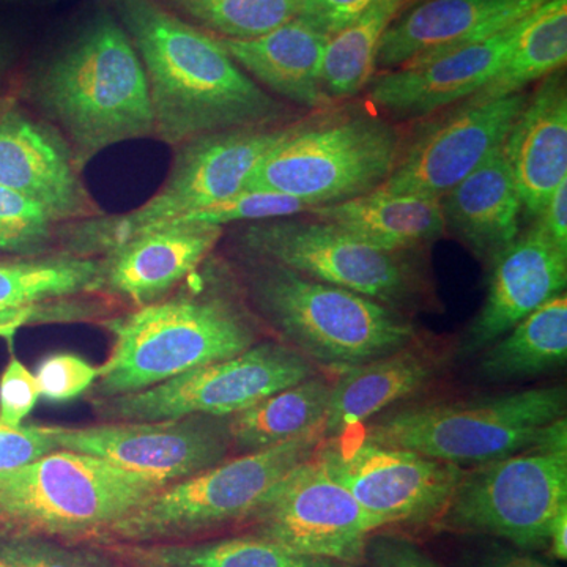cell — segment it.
<instances>
[{
  "label": "cell",
  "instance_id": "10",
  "mask_svg": "<svg viewBox=\"0 0 567 567\" xmlns=\"http://www.w3.org/2000/svg\"><path fill=\"white\" fill-rule=\"evenodd\" d=\"M289 125L229 130L178 145L166 181L147 203L117 215L104 213L63 224L59 248L74 256L100 257L145 230L229 199L244 192L257 164Z\"/></svg>",
  "mask_w": 567,
  "mask_h": 567
},
{
  "label": "cell",
  "instance_id": "16",
  "mask_svg": "<svg viewBox=\"0 0 567 567\" xmlns=\"http://www.w3.org/2000/svg\"><path fill=\"white\" fill-rule=\"evenodd\" d=\"M529 93L503 99L465 100L421 126L405 142L393 174L382 186L388 193L423 194L442 199L505 144Z\"/></svg>",
  "mask_w": 567,
  "mask_h": 567
},
{
  "label": "cell",
  "instance_id": "34",
  "mask_svg": "<svg viewBox=\"0 0 567 567\" xmlns=\"http://www.w3.org/2000/svg\"><path fill=\"white\" fill-rule=\"evenodd\" d=\"M61 224L40 205L0 185V252L41 256L59 246Z\"/></svg>",
  "mask_w": 567,
  "mask_h": 567
},
{
  "label": "cell",
  "instance_id": "49",
  "mask_svg": "<svg viewBox=\"0 0 567 567\" xmlns=\"http://www.w3.org/2000/svg\"><path fill=\"white\" fill-rule=\"evenodd\" d=\"M141 567H164V566H156V565H140Z\"/></svg>",
  "mask_w": 567,
  "mask_h": 567
},
{
  "label": "cell",
  "instance_id": "44",
  "mask_svg": "<svg viewBox=\"0 0 567 567\" xmlns=\"http://www.w3.org/2000/svg\"><path fill=\"white\" fill-rule=\"evenodd\" d=\"M540 229L547 235L559 251L567 254V181L555 189L550 199L536 219Z\"/></svg>",
  "mask_w": 567,
  "mask_h": 567
},
{
  "label": "cell",
  "instance_id": "22",
  "mask_svg": "<svg viewBox=\"0 0 567 567\" xmlns=\"http://www.w3.org/2000/svg\"><path fill=\"white\" fill-rule=\"evenodd\" d=\"M547 0H424L401 14L388 29L375 71L487 39L524 20Z\"/></svg>",
  "mask_w": 567,
  "mask_h": 567
},
{
  "label": "cell",
  "instance_id": "20",
  "mask_svg": "<svg viewBox=\"0 0 567 567\" xmlns=\"http://www.w3.org/2000/svg\"><path fill=\"white\" fill-rule=\"evenodd\" d=\"M223 227L166 223L100 256L99 292L142 308L188 281L221 241Z\"/></svg>",
  "mask_w": 567,
  "mask_h": 567
},
{
  "label": "cell",
  "instance_id": "48",
  "mask_svg": "<svg viewBox=\"0 0 567 567\" xmlns=\"http://www.w3.org/2000/svg\"><path fill=\"white\" fill-rule=\"evenodd\" d=\"M0 567H11V566L7 565V563H3L2 559H0Z\"/></svg>",
  "mask_w": 567,
  "mask_h": 567
},
{
  "label": "cell",
  "instance_id": "7",
  "mask_svg": "<svg viewBox=\"0 0 567 567\" xmlns=\"http://www.w3.org/2000/svg\"><path fill=\"white\" fill-rule=\"evenodd\" d=\"M233 238L245 260L279 265L409 316L439 303L423 252L388 251L319 219L237 224Z\"/></svg>",
  "mask_w": 567,
  "mask_h": 567
},
{
  "label": "cell",
  "instance_id": "19",
  "mask_svg": "<svg viewBox=\"0 0 567 567\" xmlns=\"http://www.w3.org/2000/svg\"><path fill=\"white\" fill-rule=\"evenodd\" d=\"M488 267L486 300L454 350L461 360L477 357L537 308L566 292L567 254L548 240L537 223Z\"/></svg>",
  "mask_w": 567,
  "mask_h": 567
},
{
  "label": "cell",
  "instance_id": "9",
  "mask_svg": "<svg viewBox=\"0 0 567 567\" xmlns=\"http://www.w3.org/2000/svg\"><path fill=\"white\" fill-rule=\"evenodd\" d=\"M322 427L289 442L226 458L221 464L169 484L122 518L104 544L156 546L246 524L264 499L323 445Z\"/></svg>",
  "mask_w": 567,
  "mask_h": 567
},
{
  "label": "cell",
  "instance_id": "24",
  "mask_svg": "<svg viewBox=\"0 0 567 567\" xmlns=\"http://www.w3.org/2000/svg\"><path fill=\"white\" fill-rule=\"evenodd\" d=\"M328 40L330 37L300 17L257 39H219L235 63L260 87L308 110L333 104L322 85Z\"/></svg>",
  "mask_w": 567,
  "mask_h": 567
},
{
  "label": "cell",
  "instance_id": "2",
  "mask_svg": "<svg viewBox=\"0 0 567 567\" xmlns=\"http://www.w3.org/2000/svg\"><path fill=\"white\" fill-rule=\"evenodd\" d=\"M14 95L62 134L81 171L112 145L153 137L144 66L110 11L37 62Z\"/></svg>",
  "mask_w": 567,
  "mask_h": 567
},
{
  "label": "cell",
  "instance_id": "26",
  "mask_svg": "<svg viewBox=\"0 0 567 567\" xmlns=\"http://www.w3.org/2000/svg\"><path fill=\"white\" fill-rule=\"evenodd\" d=\"M308 215L388 251L423 252L447 233L440 199L382 188L344 203L317 205Z\"/></svg>",
  "mask_w": 567,
  "mask_h": 567
},
{
  "label": "cell",
  "instance_id": "21",
  "mask_svg": "<svg viewBox=\"0 0 567 567\" xmlns=\"http://www.w3.org/2000/svg\"><path fill=\"white\" fill-rule=\"evenodd\" d=\"M451 357L454 350L447 352L421 336L393 353L342 372L331 388L323 439L358 431L390 406L432 385L445 374Z\"/></svg>",
  "mask_w": 567,
  "mask_h": 567
},
{
  "label": "cell",
  "instance_id": "35",
  "mask_svg": "<svg viewBox=\"0 0 567 567\" xmlns=\"http://www.w3.org/2000/svg\"><path fill=\"white\" fill-rule=\"evenodd\" d=\"M311 205L298 197L265 189H244L223 203L213 204L203 210L174 219L178 223H197L205 226H237V224L267 221V219L292 218L309 213ZM173 223V221H171Z\"/></svg>",
  "mask_w": 567,
  "mask_h": 567
},
{
  "label": "cell",
  "instance_id": "11",
  "mask_svg": "<svg viewBox=\"0 0 567 567\" xmlns=\"http://www.w3.org/2000/svg\"><path fill=\"white\" fill-rule=\"evenodd\" d=\"M567 506V420L548 427L537 445L466 470L439 532L503 540L520 550H547L548 533Z\"/></svg>",
  "mask_w": 567,
  "mask_h": 567
},
{
  "label": "cell",
  "instance_id": "38",
  "mask_svg": "<svg viewBox=\"0 0 567 567\" xmlns=\"http://www.w3.org/2000/svg\"><path fill=\"white\" fill-rule=\"evenodd\" d=\"M39 399L35 374L11 352L9 363L0 375V423L20 427L35 409Z\"/></svg>",
  "mask_w": 567,
  "mask_h": 567
},
{
  "label": "cell",
  "instance_id": "43",
  "mask_svg": "<svg viewBox=\"0 0 567 567\" xmlns=\"http://www.w3.org/2000/svg\"><path fill=\"white\" fill-rule=\"evenodd\" d=\"M82 315L78 309H71L70 306L61 308V306L47 305L33 306V308L11 309V311L0 312V338L11 341L13 336L22 327L37 322H47L48 319H59L65 317L69 319L71 316Z\"/></svg>",
  "mask_w": 567,
  "mask_h": 567
},
{
  "label": "cell",
  "instance_id": "39",
  "mask_svg": "<svg viewBox=\"0 0 567 567\" xmlns=\"http://www.w3.org/2000/svg\"><path fill=\"white\" fill-rule=\"evenodd\" d=\"M58 450L51 425L10 427L0 423V472L18 468Z\"/></svg>",
  "mask_w": 567,
  "mask_h": 567
},
{
  "label": "cell",
  "instance_id": "47",
  "mask_svg": "<svg viewBox=\"0 0 567 567\" xmlns=\"http://www.w3.org/2000/svg\"><path fill=\"white\" fill-rule=\"evenodd\" d=\"M0 2H21V0H0Z\"/></svg>",
  "mask_w": 567,
  "mask_h": 567
},
{
  "label": "cell",
  "instance_id": "41",
  "mask_svg": "<svg viewBox=\"0 0 567 567\" xmlns=\"http://www.w3.org/2000/svg\"><path fill=\"white\" fill-rule=\"evenodd\" d=\"M458 567H555L532 551L503 543V540L481 537L458 551Z\"/></svg>",
  "mask_w": 567,
  "mask_h": 567
},
{
  "label": "cell",
  "instance_id": "46",
  "mask_svg": "<svg viewBox=\"0 0 567 567\" xmlns=\"http://www.w3.org/2000/svg\"><path fill=\"white\" fill-rule=\"evenodd\" d=\"M11 51L10 48L0 39V95H3V85L9 78L11 69Z\"/></svg>",
  "mask_w": 567,
  "mask_h": 567
},
{
  "label": "cell",
  "instance_id": "23",
  "mask_svg": "<svg viewBox=\"0 0 567 567\" xmlns=\"http://www.w3.org/2000/svg\"><path fill=\"white\" fill-rule=\"evenodd\" d=\"M503 152L522 208L537 219L555 189L567 181V89L561 71L548 74L507 134Z\"/></svg>",
  "mask_w": 567,
  "mask_h": 567
},
{
  "label": "cell",
  "instance_id": "25",
  "mask_svg": "<svg viewBox=\"0 0 567 567\" xmlns=\"http://www.w3.org/2000/svg\"><path fill=\"white\" fill-rule=\"evenodd\" d=\"M451 230L481 262L491 265L520 235V196L503 147L440 199Z\"/></svg>",
  "mask_w": 567,
  "mask_h": 567
},
{
  "label": "cell",
  "instance_id": "15",
  "mask_svg": "<svg viewBox=\"0 0 567 567\" xmlns=\"http://www.w3.org/2000/svg\"><path fill=\"white\" fill-rule=\"evenodd\" d=\"M54 439L59 450L103 458L166 486L221 464L233 451L229 416L54 427Z\"/></svg>",
  "mask_w": 567,
  "mask_h": 567
},
{
  "label": "cell",
  "instance_id": "14",
  "mask_svg": "<svg viewBox=\"0 0 567 567\" xmlns=\"http://www.w3.org/2000/svg\"><path fill=\"white\" fill-rule=\"evenodd\" d=\"M251 535L315 557L364 566L382 525L324 465L319 450L292 470L246 522Z\"/></svg>",
  "mask_w": 567,
  "mask_h": 567
},
{
  "label": "cell",
  "instance_id": "29",
  "mask_svg": "<svg viewBox=\"0 0 567 567\" xmlns=\"http://www.w3.org/2000/svg\"><path fill=\"white\" fill-rule=\"evenodd\" d=\"M566 59L567 0H547L522 21L505 62L470 99L484 102L525 92L533 82L561 70Z\"/></svg>",
  "mask_w": 567,
  "mask_h": 567
},
{
  "label": "cell",
  "instance_id": "13",
  "mask_svg": "<svg viewBox=\"0 0 567 567\" xmlns=\"http://www.w3.org/2000/svg\"><path fill=\"white\" fill-rule=\"evenodd\" d=\"M319 456L365 513L386 527H434L465 468L360 434L324 440Z\"/></svg>",
  "mask_w": 567,
  "mask_h": 567
},
{
  "label": "cell",
  "instance_id": "1",
  "mask_svg": "<svg viewBox=\"0 0 567 567\" xmlns=\"http://www.w3.org/2000/svg\"><path fill=\"white\" fill-rule=\"evenodd\" d=\"M114 7L147 76L153 140L175 148L207 134L286 125V104L246 74L218 37L158 0Z\"/></svg>",
  "mask_w": 567,
  "mask_h": 567
},
{
  "label": "cell",
  "instance_id": "30",
  "mask_svg": "<svg viewBox=\"0 0 567 567\" xmlns=\"http://www.w3.org/2000/svg\"><path fill=\"white\" fill-rule=\"evenodd\" d=\"M100 257L69 252L0 259V312L99 292Z\"/></svg>",
  "mask_w": 567,
  "mask_h": 567
},
{
  "label": "cell",
  "instance_id": "31",
  "mask_svg": "<svg viewBox=\"0 0 567 567\" xmlns=\"http://www.w3.org/2000/svg\"><path fill=\"white\" fill-rule=\"evenodd\" d=\"M123 555L140 565L164 567H364L300 554L251 533L207 543L125 546Z\"/></svg>",
  "mask_w": 567,
  "mask_h": 567
},
{
  "label": "cell",
  "instance_id": "33",
  "mask_svg": "<svg viewBox=\"0 0 567 567\" xmlns=\"http://www.w3.org/2000/svg\"><path fill=\"white\" fill-rule=\"evenodd\" d=\"M218 39L249 40L298 17L300 0H158Z\"/></svg>",
  "mask_w": 567,
  "mask_h": 567
},
{
  "label": "cell",
  "instance_id": "37",
  "mask_svg": "<svg viewBox=\"0 0 567 567\" xmlns=\"http://www.w3.org/2000/svg\"><path fill=\"white\" fill-rule=\"evenodd\" d=\"M100 368L73 353H54L44 358L35 372L40 395L62 404L73 401L99 380Z\"/></svg>",
  "mask_w": 567,
  "mask_h": 567
},
{
  "label": "cell",
  "instance_id": "3",
  "mask_svg": "<svg viewBox=\"0 0 567 567\" xmlns=\"http://www.w3.org/2000/svg\"><path fill=\"white\" fill-rule=\"evenodd\" d=\"M205 264L185 289L107 320L112 349L99 365L96 394L147 390L257 344L256 320L244 292L221 268Z\"/></svg>",
  "mask_w": 567,
  "mask_h": 567
},
{
  "label": "cell",
  "instance_id": "40",
  "mask_svg": "<svg viewBox=\"0 0 567 567\" xmlns=\"http://www.w3.org/2000/svg\"><path fill=\"white\" fill-rule=\"evenodd\" d=\"M364 567H447L401 533L375 532L365 544Z\"/></svg>",
  "mask_w": 567,
  "mask_h": 567
},
{
  "label": "cell",
  "instance_id": "4",
  "mask_svg": "<svg viewBox=\"0 0 567 567\" xmlns=\"http://www.w3.org/2000/svg\"><path fill=\"white\" fill-rule=\"evenodd\" d=\"M245 264L241 292L252 315L316 368L339 375L421 338L412 316L390 306L279 265Z\"/></svg>",
  "mask_w": 567,
  "mask_h": 567
},
{
  "label": "cell",
  "instance_id": "5",
  "mask_svg": "<svg viewBox=\"0 0 567 567\" xmlns=\"http://www.w3.org/2000/svg\"><path fill=\"white\" fill-rule=\"evenodd\" d=\"M163 487L103 458L58 450L0 472V532L102 543Z\"/></svg>",
  "mask_w": 567,
  "mask_h": 567
},
{
  "label": "cell",
  "instance_id": "28",
  "mask_svg": "<svg viewBox=\"0 0 567 567\" xmlns=\"http://www.w3.org/2000/svg\"><path fill=\"white\" fill-rule=\"evenodd\" d=\"M333 382L317 374L229 416L233 450L256 453L323 425Z\"/></svg>",
  "mask_w": 567,
  "mask_h": 567
},
{
  "label": "cell",
  "instance_id": "17",
  "mask_svg": "<svg viewBox=\"0 0 567 567\" xmlns=\"http://www.w3.org/2000/svg\"><path fill=\"white\" fill-rule=\"evenodd\" d=\"M0 185L61 226L106 213L82 181L69 142L10 93L0 95Z\"/></svg>",
  "mask_w": 567,
  "mask_h": 567
},
{
  "label": "cell",
  "instance_id": "32",
  "mask_svg": "<svg viewBox=\"0 0 567 567\" xmlns=\"http://www.w3.org/2000/svg\"><path fill=\"white\" fill-rule=\"evenodd\" d=\"M406 3L409 0H375L344 31L328 40L322 85L331 102L352 99L368 87L375 74L380 41Z\"/></svg>",
  "mask_w": 567,
  "mask_h": 567
},
{
  "label": "cell",
  "instance_id": "6",
  "mask_svg": "<svg viewBox=\"0 0 567 567\" xmlns=\"http://www.w3.org/2000/svg\"><path fill=\"white\" fill-rule=\"evenodd\" d=\"M566 404L563 385L432 402L380 413L358 434L465 468L537 445L551 424L566 417Z\"/></svg>",
  "mask_w": 567,
  "mask_h": 567
},
{
  "label": "cell",
  "instance_id": "45",
  "mask_svg": "<svg viewBox=\"0 0 567 567\" xmlns=\"http://www.w3.org/2000/svg\"><path fill=\"white\" fill-rule=\"evenodd\" d=\"M547 551L551 558L558 559V561L567 559V506H563L551 522Z\"/></svg>",
  "mask_w": 567,
  "mask_h": 567
},
{
  "label": "cell",
  "instance_id": "18",
  "mask_svg": "<svg viewBox=\"0 0 567 567\" xmlns=\"http://www.w3.org/2000/svg\"><path fill=\"white\" fill-rule=\"evenodd\" d=\"M524 20L487 39L425 55L401 69L383 71L365 87L369 102L390 121L431 117L435 112L465 102L480 92L505 62Z\"/></svg>",
  "mask_w": 567,
  "mask_h": 567
},
{
  "label": "cell",
  "instance_id": "8",
  "mask_svg": "<svg viewBox=\"0 0 567 567\" xmlns=\"http://www.w3.org/2000/svg\"><path fill=\"white\" fill-rule=\"evenodd\" d=\"M401 130L382 115L344 110L290 123L245 189L338 204L385 185L404 151Z\"/></svg>",
  "mask_w": 567,
  "mask_h": 567
},
{
  "label": "cell",
  "instance_id": "36",
  "mask_svg": "<svg viewBox=\"0 0 567 567\" xmlns=\"http://www.w3.org/2000/svg\"><path fill=\"white\" fill-rule=\"evenodd\" d=\"M0 559L11 567H112L102 554L50 537L9 532H0Z\"/></svg>",
  "mask_w": 567,
  "mask_h": 567
},
{
  "label": "cell",
  "instance_id": "42",
  "mask_svg": "<svg viewBox=\"0 0 567 567\" xmlns=\"http://www.w3.org/2000/svg\"><path fill=\"white\" fill-rule=\"evenodd\" d=\"M375 0H300L298 17L315 25L324 35L344 31L360 18Z\"/></svg>",
  "mask_w": 567,
  "mask_h": 567
},
{
  "label": "cell",
  "instance_id": "27",
  "mask_svg": "<svg viewBox=\"0 0 567 567\" xmlns=\"http://www.w3.org/2000/svg\"><path fill=\"white\" fill-rule=\"evenodd\" d=\"M566 292L548 300L477 354L476 375L491 385L522 382L565 368Z\"/></svg>",
  "mask_w": 567,
  "mask_h": 567
},
{
  "label": "cell",
  "instance_id": "12",
  "mask_svg": "<svg viewBox=\"0 0 567 567\" xmlns=\"http://www.w3.org/2000/svg\"><path fill=\"white\" fill-rule=\"evenodd\" d=\"M317 374L316 365L292 347L257 342L237 357L200 365L147 390L102 398L96 404L107 421L233 416Z\"/></svg>",
  "mask_w": 567,
  "mask_h": 567
}]
</instances>
